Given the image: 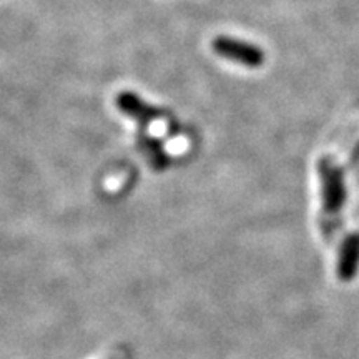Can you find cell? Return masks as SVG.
Segmentation results:
<instances>
[{"label":"cell","instance_id":"cell-1","mask_svg":"<svg viewBox=\"0 0 359 359\" xmlns=\"http://www.w3.org/2000/svg\"><path fill=\"white\" fill-rule=\"evenodd\" d=\"M318 177L321 183L320 226L326 240L336 236L341 228V215L348 201V187L344 172L331 156L318 160Z\"/></svg>","mask_w":359,"mask_h":359},{"label":"cell","instance_id":"cell-2","mask_svg":"<svg viewBox=\"0 0 359 359\" xmlns=\"http://www.w3.org/2000/svg\"><path fill=\"white\" fill-rule=\"evenodd\" d=\"M212 47L218 57L241 64L248 69H259L264 64V52L262 48L245 40L218 35L212 42Z\"/></svg>","mask_w":359,"mask_h":359},{"label":"cell","instance_id":"cell-3","mask_svg":"<svg viewBox=\"0 0 359 359\" xmlns=\"http://www.w3.org/2000/svg\"><path fill=\"white\" fill-rule=\"evenodd\" d=\"M336 273L343 283L353 281L359 273V233H349L341 241Z\"/></svg>","mask_w":359,"mask_h":359},{"label":"cell","instance_id":"cell-4","mask_svg":"<svg viewBox=\"0 0 359 359\" xmlns=\"http://www.w3.org/2000/svg\"><path fill=\"white\" fill-rule=\"evenodd\" d=\"M116 109L122 111L123 115L138 122L140 125L151 123L156 116L160 115V110L155 109L154 105L147 103L135 92H120L115 98Z\"/></svg>","mask_w":359,"mask_h":359},{"label":"cell","instance_id":"cell-5","mask_svg":"<svg viewBox=\"0 0 359 359\" xmlns=\"http://www.w3.org/2000/svg\"><path fill=\"white\" fill-rule=\"evenodd\" d=\"M142 151L145 154V156L148 160L151 161V165H154L155 168H163L165 165H167V155H165L163 148H161L158 143L155 140H150V138H147L145 140V147L140 145Z\"/></svg>","mask_w":359,"mask_h":359}]
</instances>
